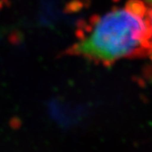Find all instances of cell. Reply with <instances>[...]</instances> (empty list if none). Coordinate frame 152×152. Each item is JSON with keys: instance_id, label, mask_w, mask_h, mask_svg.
<instances>
[{"instance_id": "obj_1", "label": "cell", "mask_w": 152, "mask_h": 152, "mask_svg": "<svg viewBox=\"0 0 152 152\" xmlns=\"http://www.w3.org/2000/svg\"><path fill=\"white\" fill-rule=\"evenodd\" d=\"M151 53L152 25L149 18L126 7L91 18L67 50L69 55L107 67L122 58H142Z\"/></svg>"}, {"instance_id": "obj_2", "label": "cell", "mask_w": 152, "mask_h": 152, "mask_svg": "<svg viewBox=\"0 0 152 152\" xmlns=\"http://www.w3.org/2000/svg\"><path fill=\"white\" fill-rule=\"evenodd\" d=\"M125 7L140 16L144 17L146 15V7L140 0H130L126 4Z\"/></svg>"}, {"instance_id": "obj_3", "label": "cell", "mask_w": 152, "mask_h": 152, "mask_svg": "<svg viewBox=\"0 0 152 152\" xmlns=\"http://www.w3.org/2000/svg\"><path fill=\"white\" fill-rule=\"evenodd\" d=\"M151 54H152V53H151Z\"/></svg>"}]
</instances>
